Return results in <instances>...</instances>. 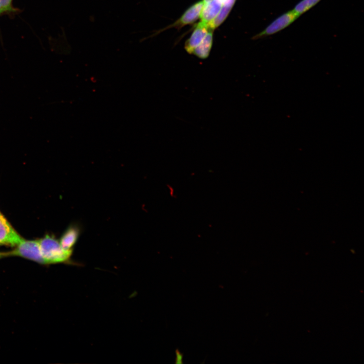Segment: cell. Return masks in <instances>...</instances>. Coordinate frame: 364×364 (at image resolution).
Returning a JSON list of instances; mask_svg holds the SVG:
<instances>
[{
    "label": "cell",
    "mask_w": 364,
    "mask_h": 364,
    "mask_svg": "<svg viewBox=\"0 0 364 364\" xmlns=\"http://www.w3.org/2000/svg\"><path fill=\"white\" fill-rule=\"evenodd\" d=\"M38 241L45 264L66 262L72 255L73 250L64 249L53 237L47 235Z\"/></svg>",
    "instance_id": "cell-1"
},
{
    "label": "cell",
    "mask_w": 364,
    "mask_h": 364,
    "mask_svg": "<svg viewBox=\"0 0 364 364\" xmlns=\"http://www.w3.org/2000/svg\"><path fill=\"white\" fill-rule=\"evenodd\" d=\"M299 17L293 10L287 11L275 19L252 39L256 40L275 34L289 26Z\"/></svg>",
    "instance_id": "cell-2"
},
{
    "label": "cell",
    "mask_w": 364,
    "mask_h": 364,
    "mask_svg": "<svg viewBox=\"0 0 364 364\" xmlns=\"http://www.w3.org/2000/svg\"><path fill=\"white\" fill-rule=\"evenodd\" d=\"M10 255L19 256L40 263H44L38 240H23L17 247L9 253Z\"/></svg>",
    "instance_id": "cell-3"
},
{
    "label": "cell",
    "mask_w": 364,
    "mask_h": 364,
    "mask_svg": "<svg viewBox=\"0 0 364 364\" xmlns=\"http://www.w3.org/2000/svg\"><path fill=\"white\" fill-rule=\"evenodd\" d=\"M23 240L0 213V244L17 246Z\"/></svg>",
    "instance_id": "cell-4"
},
{
    "label": "cell",
    "mask_w": 364,
    "mask_h": 364,
    "mask_svg": "<svg viewBox=\"0 0 364 364\" xmlns=\"http://www.w3.org/2000/svg\"><path fill=\"white\" fill-rule=\"evenodd\" d=\"M203 6V1L194 4L183 13L181 17L171 27L179 29L185 25L193 23L200 17Z\"/></svg>",
    "instance_id": "cell-5"
},
{
    "label": "cell",
    "mask_w": 364,
    "mask_h": 364,
    "mask_svg": "<svg viewBox=\"0 0 364 364\" xmlns=\"http://www.w3.org/2000/svg\"><path fill=\"white\" fill-rule=\"evenodd\" d=\"M210 29L208 24L201 21L198 23L185 42V49L187 52L192 54L193 50L201 42Z\"/></svg>",
    "instance_id": "cell-6"
},
{
    "label": "cell",
    "mask_w": 364,
    "mask_h": 364,
    "mask_svg": "<svg viewBox=\"0 0 364 364\" xmlns=\"http://www.w3.org/2000/svg\"><path fill=\"white\" fill-rule=\"evenodd\" d=\"M228 1L210 0L206 3H204L200 17L201 21L209 25L217 15L223 5Z\"/></svg>",
    "instance_id": "cell-7"
},
{
    "label": "cell",
    "mask_w": 364,
    "mask_h": 364,
    "mask_svg": "<svg viewBox=\"0 0 364 364\" xmlns=\"http://www.w3.org/2000/svg\"><path fill=\"white\" fill-rule=\"evenodd\" d=\"M80 229L77 225H72L68 228L61 238L60 244L66 250H72L79 237Z\"/></svg>",
    "instance_id": "cell-8"
},
{
    "label": "cell",
    "mask_w": 364,
    "mask_h": 364,
    "mask_svg": "<svg viewBox=\"0 0 364 364\" xmlns=\"http://www.w3.org/2000/svg\"><path fill=\"white\" fill-rule=\"evenodd\" d=\"M213 29H210L201 42L193 50L192 54L201 59L207 58L213 42Z\"/></svg>",
    "instance_id": "cell-9"
},
{
    "label": "cell",
    "mask_w": 364,
    "mask_h": 364,
    "mask_svg": "<svg viewBox=\"0 0 364 364\" xmlns=\"http://www.w3.org/2000/svg\"><path fill=\"white\" fill-rule=\"evenodd\" d=\"M236 1V0H228L223 5L217 15L209 24V26L211 29L214 30L224 22L233 7Z\"/></svg>",
    "instance_id": "cell-10"
},
{
    "label": "cell",
    "mask_w": 364,
    "mask_h": 364,
    "mask_svg": "<svg viewBox=\"0 0 364 364\" xmlns=\"http://www.w3.org/2000/svg\"><path fill=\"white\" fill-rule=\"evenodd\" d=\"M321 1V0H301L296 4L293 10L300 16Z\"/></svg>",
    "instance_id": "cell-11"
},
{
    "label": "cell",
    "mask_w": 364,
    "mask_h": 364,
    "mask_svg": "<svg viewBox=\"0 0 364 364\" xmlns=\"http://www.w3.org/2000/svg\"><path fill=\"white\" fill-rule=\"evenodd\" d=\"M12 0H0V5L5 12L15 11L12 6Z\"/></svg>",
    "instance_id": "cell-12"
},
{
    "label": "cell",
    "mask_w": 364,
    "mask_h": 364,
    "mask_svg": "<svg viewBox=\"0 0 364 364\" xmlns=\"http://www.w3.org/2000/svg\"><path fill=\"white\" fill-rule=\"evenodd\" d=\"M176 354V359H175V363H183V354L180 352V351L178 350H176L175 351Z\"/></svg>",
    "instance_id": "cell-13"
},
{
    "label": "cell",
    "mask_w": 364,
    "mask_h": 364,
    "mask_svg": "<svg viewBox=\"0 0 364 364\" xmlns=\"http://www.w3.org/2000/svg\"><path fill=\"white\" fill-rule=\"evenodd\" d=\"M4 12H5L3 10V9H2V8L1 7V6L0 5V15Z\"/></svg>",
    "instance_id": "cell-14"
},
{
    "label": "cell",
    "mask_w": 364,
    "mask_h": 364,
    "mask_svg": "<svg viewBox=\"0 0 364 364\" xmlns=\"http://www.w3.org/2000/svg\"><path fill=\"white\" fill-rule=\"evenodd\" d=\"M203 2H204V3H206L210 1V0H203Z\"/></svg>",
    "instance_id": "cell-15"
},
{
    "label": "cell",
    "mask_w": 364,
    "mask_h": 364,
    "mask_svg": "<svg viewBox=\"0 0 364 364\" xmlns=\"http://www.w3.org/2000/svg\"><path fill=\"white\" fill-rule=\"evenodd\" d=\"M3 255H4L3 254H2V253H0V258H1L2 256H3Z\"/></svg>",
    "instance_id": "cell-16"
},
{
    "label": "cell",
    "mask_w": 364,
    "mask_h": 364,
    "mask_svg": "<svg viewBox=\"0 0 364 364\" xmlns=\"http://www.w3.org/2000/svg\"><path fill=\"white\" fill-rule=\"evenodd\" d=\"M0 213H1L0 212Z\"/></svg>",
    "instance_id": "cell-17"
}]
</instances>
